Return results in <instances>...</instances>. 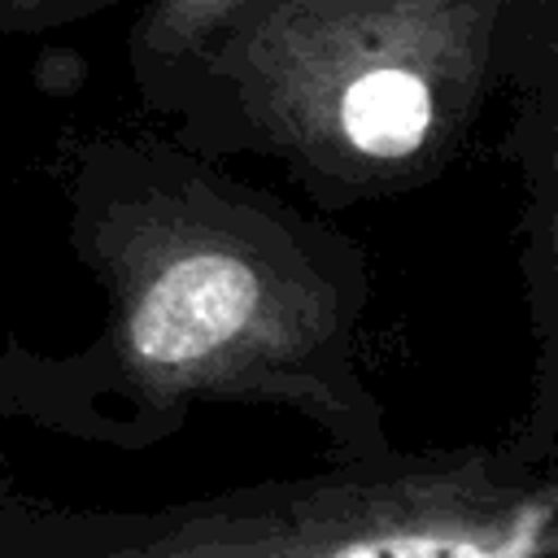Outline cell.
Here are the masks:
<instances>
[{
	"label": "cell",
	"mask_w": 558,
	"mask_h": 558,
	"mask_svg": "<svg viewBox=\"0 0 558 558\" xmlns=\"http://www.w3.org/2000/svg\"><path fill=\"white\" fill-rule=\"evenodd\" d=\"M519 118L510 153L523 174V305L532 336V375L514 445L527 458L558 449V26L514 87Z\"/></svg>",
	"instance_id": "277c9868"
},
{
	"label": "cell",
	"mask_w": 558,
	"mask_h": 558,
	"mask_svg": "<svg viewBox=\"0 0 558 558\" xmlns=\"http://www.w3.org/2000/svg\"><path fill=\"white\" fill-rule=\"evenodd\" d=\"M558 554V449L336 453L331 466L157 510L0 488V558H536Z\"/></svg>",
	"instance_id": "3957f363"
},
{
	"label": "cell",
	"mask_w": 558,
	"mask_h": 558,
	"mask_svg": "<svg viewBox=\"0 0 558 558\" xmlns=\"http://www.w3.org/2000/svg\"><path fill=\"white\" fill-rule=\"evenodd\" d=\"M65 205L105 323L65 353L0 340L4 418L140 453L192 405L231 401L288 410L344 458L392 445L357 362L371 305L357 240L174 135L83 140Z\"/></svg>",
	"instance_id": "6da1fadb"
},
{
	"label": "cell",
	"mask_w": 558,
	"mask_h": 558,
	"mask_svg": "<svg viewBox=\"0 0 558 558\" xmlns=\"http://www.w3.org/2000/svg\"><path fill=\"white\" fill-rule=\"evenodd\" d=\"M554 26L558 0H240L135 92L179 144L279 161L340 214L440 179Z\"/></svg>",
	"instance_id": "7a4b0ae2"
},
{
	"label": "cell",
	"mask_w": 558,
	"mask_h": 558,
	"mask_svg": "<svg viewBox=\"0 0 558 558\" xmlns=\"http://www.w3.org/2000/svg\"><path fill=\"white\" fill-rule=\"evenodd\" d=\"M122 0H0V35H44L92 13H105ZM231 4L240 0H140L126 31V70L131 83L174 61L196 44Z\"/></svg>",
	"instance_id": "5b68a950"
}]
</instances>
